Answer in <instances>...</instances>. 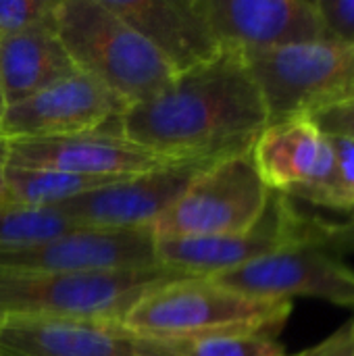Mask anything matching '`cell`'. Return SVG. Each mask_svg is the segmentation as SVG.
<instances>
[{"mask_svg": "<svg viewBox=\"0 0 354 356\" xmlns=\"http://www.w3.org/2000/svg\"><path fill=\"white\" fill-rule=\"evenodd\" d=\"M269 125L242 54L223 50L177 73L154 96L127 106L121 134L171 161H221L250 152Z\"/></svg>", "mask_w": 354, "mask_h": 356, "instance_id": "1", "label": "cell"}, {"mask_svg": "<svg viewBox=\"0 0 354 356\" xmlns=\"http://www.w3.org/2000/svg\"><path fill=\"white\" fill-rule=\"evenodd\" d=\"M54 31L75 69L125 106L154 96L175 77L154 46L104 0H58Z\"/></svg>", "mask_w": 354, "mask_h": 356, "instance_id": "2", "label": "cell"}, {"mask_svg": "<svg viewBox=\"0 0 354 356\" xmlns=\"http://www.w3.org/2000/svg\"><path fill=\"white\" fill-rule=\"evenodd\" d=\"M294 305L225 288L211 277H184L146 292L121 325L148 340H190L238 332L280 334Z\"/></svg>", "mask_w": 354, "mask_h": 356, "instance_id": "3", "label": "cell"}, {"mask_svg": "<svg viewBox=\"0 0 354 356\" xmlns=\"http://www.w3.org/2000/svg\"><path fill=\"white\" fill-rule=\"evenodd\" d=\"M194 277L163 265L121 271L0 269V317H61L121 323L150 290Z\"/></svg>", "mask_w": 354, "mask_h": 356, "instance_id": "4", "label": "cell"}, {"mask_svg": "<svg viewBox=\"0 0 354 356\" xmlns=\"http://www.w3.org/2000/svg\"><path fill=\"white\" fill-rule=\"evenodd\" d=\"M269 123L313 117L354 100V46L319 40L244 54Z\"/></svg>", "mask_w": 354, "mask_h": 356, "instance_id": "5", "label": "cell"}, {"mask_svg": "<svg viewBox=\"0 0 354 356\" xmlns=\"http://www.w3.org/2000/svg\"><path fill=\"white\" fill-rule=\"evenodd\" d=\"M271 190L252 154L242 152L202 169L154 223V238H219L248 232L265 213Z\"/></svg>", "mask_w": 354, "mask_h": 356, "instance_id": "6", "label": "cell"}, {"mask_svg": "<svg viewBox=\"0 0 354 356\" xmlns=\"http://www.w3.org/2000/svg\"><path fill=\"white\" fill-rule=\"evenodd\" d=\"M311 217L292 198L271 192L265 213L248 232L219 238H154L156 261L194 277H213L309 240Z\"/></svg>", "mask_w": 354, "mask_h": 356, "instance_id": "7", "label": "cell"}, {"mask_svg": "<svg viewBox=\"0 0 354 356\" xmlns=\"http://www.w3.org/2000/svg\"><path fill=\"white\" fill-rule=\"evenodd\" d=\"M211 280L248 296L317 298L354 311V269L311 238Z\"/></svg>", "mask_w": 354, "mask_h": 356, "instance_id": "8", "label": "cell"}, {"mask_svg": "<svg viewBox=\"0 0 354 356\" xmlns=\"http://www.w3.org/2000/svg\"><path fill=\"white\" fill-rule=\"evenodd\" d=\"M211 163L215 161H177L140 175L121 177L56 207V211L81 227L152 229Z\"/></svg>", "mask_w": 354, "mask_h": 356, "instance_id": "9", "label": "cell"}, {"mask_svg": "<svg viewBox=\"0 0 354 356\" xmlns=\"http://www.w3.org/2000/svg\"><path fill=\"white\" fill-rule=\"evenodd\" d=\"M127 106L92 77L75 71L42 92L10 104L2 123L4 140H38L88 134L98 129L119 131Z\"/></svg>", "mask_w": 354, "mask_h": 356, "instance_id": "10", "label": "cell"}, {"mask_svg": "<svg viewBox=\"0 0 354 356\" xmlns=\"http://www.w3.org/2000/svg\"><path fill=\"white\" fill-rule=\"evenodd\" d=\"M159 265L152 229L73 227L54 238L0 250L6 271H121Z\"/></svg>", "mask_w": 354, "mask_h": 356, "instance_id": "11", "label": "cell"}, {"mask_svg": "<svg viewBox=\"0 0 354 356\" xmlns=\"http://www.w3.org/2000/svg\"><path fill=\"white\" fill-rule=\"evenodd\" d=\"M223 50L267 52L328 40L317 0H200Z\"/></svg>", "mask_w": 354, "mask_h": 356, "instance_id": "12", "label": "cell"}, {"mask_svg": "<svg viewBox=\"0 0 354 356\" xmlns=\"http://www.w3.org/2000/svg\"><path fill=\"white\" fill-rule=\"evenodd\" d=\"M0 356H173L117 321L0 317Z\"/></svg>", "mask_w": 354, "mask_h": 356, "instance_id": "13", "label": "cell"}, {"mask_svg": "<svg viewBox=\"0 0 354 356\" xmlns=\"http://www.w3.org/2000/svg\"><path fill=\"white\" fill-rule=\"evenodd\" d=\"M177 163L148 150L119 131L98 129L88 134L38 140H10L6 165L54 169L83 177H129L163 165Z\"/></svg>", "mask_w": 354, "mask_h": 356, "instance_id": "14", "label": "cell"}, {"mask_svg": "<svg viewBox=\"0 0 354 356\" xmlns=\"http://www.w3.org/2000/svg\"><path fill=\"white\" fill-rule=\"evenodd\" d=\"M250 154L263 184L294 202H307L334 171L332 138L311 117L269 123Z\"/></svg>", "mask_w": 354, "mask_h": 356, "instance_id": "15", "label": "cell"}, {"mask_svg": "<svg viewBox=\"0 0 354 356\" xmlns=\"http://www.w3.org/2000/svg\"><path fill=\"white\" fill-rule=\"evenodd\" d=\"M121 15L173 73H186L223 52L200 0H104Z\"/></svg>", "mask_w": 354, "mask_h": 356, "instance_id": "16", "label": "cell"}, {"mask_svg": "<svg viewBox=\"0 0 354 356\" xmlns=\"http://www.w3.org/2000/svg\"><path fill=\"white\" fill-rule=\"evenodd\" d=\"M75 71L54 23L0 38V86L8 106Z\"/></svg>", "mask_w": 354, "mask_h": 356, "instance_id": "17", "label": "cell"}, {"mask_svg": "<svg viewBox=\"0 0 354 356\" xmlns=\"http://www.w3.org/2000/svg\"><path fill=\"white\" fill-rule=\"evenodd\" d=\"M2 181H4L10 204L29 207V209H56L73 198H79L92 190L104 188L117 179L83 177V175H73V173L54 171V169L4 165Z\"/></svg>", "mask_w": 354, "mask_h": 356, "instance_id": "18", "label": "cell"}, {"mask_svg": "<svg viewBox=\"0 0 354 356\" xmlns=\"http://www.w3.org/2000/svg\"><path fill=\"white\" fill-rule=\"evenodd\" d=\"M73 227H81L56 209H29L19 204L0 207V250L35 244Z\"/></svg>", "mask_w": 354, "mask_h": 356, "instance_id": "19", "label": "cell"}, {"mask_svg": "<svg viewBox=\"0 0 354 356\" xmlns=\"http://www.w3.org/2000/svg\"><path fill=\"white\" fill-rule=\"evenodd\" d=\"M173 356H294L277 342L275 334L238 332L190 340H156Z\"/></svg>", "mask_w": 354, "mask_h": 356, "instance_id": "20", "label": "cell"}, {"mask_svg": "<svg viewBox=\"0 0 354 356\" xmlns=\"http://www.w3.org/2000/svg\"><path fill=\"white\" fill-rule=\"evenodd\" d=\"M332 138V136H330ZM334 171L325 186L309 196L307 204L354 215V140L332 138Z\"/></svg>", "mask_w": 354, "mask_h": 356, "instance_id": "21", "label": "cell"}, {"mask_svg": "<svg viewBox=\"0 0 354 356\" xmlns=\"http://www.w3.org/2000/svg\"><path fill=\"white\" fill-rule=\"evenodd\" d=\"M58 0H0V38L54 23Z\"/></svg>", "mask_w": 354, "mask_h": 356, "instance_id": "22", "label": "cell"}, {"mask_svg": "<svg viewBox=\"0 0 354 356\" xmlns=\"http://www.w3.org/2000/svg\"><path fill=\"white\" fill-rule=\"evenodd\" d=\"M311 240L342 259L346 254H354V215H348L342 221H330L313 215Z\"/></svg>", "mask_w": 354, "mask_h": 356, "instance_id": "23", "label": "cell"}, {"mask_svg": "<svg viewBox=\"0 0 354 356\" xmlns=\"http://www.w3.org/2000/svg\"><path fill=\"white\" fill-rule=\"evenodd\" d=\"M328 40L354 46V0H317Z\"/></svg>", "mask_w": 354, "mask_h": 356, "instance_id": "24", "label": "cell"}, {"mask_svg": "<svg viewBox=\"0 0 354 356\" xmlns=\"http://www.w3.org/2000/svg\"><path fill=\"white\" fill-rule=\"evenodd\" d=\"M311 119L332 138H353L354 140V100L321 111L313 115Z\"/></svg>", "mask_w": 354, "mask_h": 356, "instance_id": "25", "label": "cell"}, {"mask_svg": "<svg viewBox=\"0 0 354 356\" xmlns=\"http://www.w3.org/2000/svg\"><path fill=\"white\" fill-rule=\"evenodd\" d=\"M354 348V323L351 321L348 325H344L342 330H338L336 334H332L328 340H323L321 344L298 353L294 356H353Z\"/></svg>", "mask_w": 354, "mask_h": 356, "instance_id": "26", "label": "cell"}, {"mask_svg": "<svg viewBox=\"0 0 354 356\" xmlns=\"http://www.w3.org/2000/svg\"><path fill=\"white\" fill-rule=\"evenodd\" d=\"M6 108H8V104H6V100H4V94H2V86H0V140H4V138H2V123H4V115H6Z\"/></svg>", "mask_w": 354, "mask_h": 356, "instance_id": "27", "label": "cell"}, {"mask_svg": "<svg viewBox=\"0 0 354 356\" xmlns=\"http://www.w3.org/2000/svg\"><path fill=\"white\" fill-rule=\"evenodd\" d=\"M8 161V140H0V169Z\"/></svg>", "mask_w": 354, "mask_h": 356, "instance_id": "28", "label": "cell"}, {"mask_svg": "<svg viewBox=\"0 0 354 356\" xmlns=\"http://www.w3.org/2000/svg\"><path fill=\"white\" fill-rule=\"evenodd\" d=\"M4 204H10V200H8V194H6V188L2 181V169H0V207H4Z\"/></svg>", "mask_w": 354, "mask_h": 356, "instance_id": "29", "label": "cell"}, {"mask_svg": "<svg viewBox=\"0 0 354 356\" xmlns=\"http://www.w3.org/2000/svg\"><path fill=\"white\" fill-rule=\"evenodd\" d=\"M353 323H354V319H353ZM353 356H354V348H353Z\"/></svg>", "mask_w": 354, "mask_h": 356, "instance_id": "30", "label": "cell"}]
</instances>
